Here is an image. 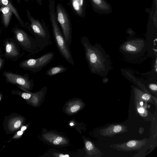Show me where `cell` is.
<instances>
[{"mask_svg":"<svg viewBox=\"0 0 157 157\" xmlns=\"http://www.w3.org/2000/svg\"><path fill=\"white\" fill-rule=\"evenodd\" d=\"M140 104L142 106L143 105V101H141L140 103Z\"/></svg>","mask_w":157,"mask_h":157,"instance_id":"28","label":"cell"},{"mask_svg":"<svg viewBox=\"0 0 157 157\" xmlns=\"http://www.w3.org/2000/svg\"><path fill=\"white\" fill-rule=\"evenodd\" d=\"M0 11L2 14V21L4 27L7 28L9 25L13 12L7 6H2L0 7Z\"/></svg>","mask_w":157,"mask_h":157,"instance_id":"11","label":"cell"},{"mask_svg":"<svg viewBox=\"0 0 157 157\" xmlns=\"http://www.w3.org/2000/svg\"><path fill=\"white\" fill-rule=\"evenodd\" d=\"M21 96L24 99H28L31 97V94L29 93L23 92L21 93Z\"/></svg>","mask_w":157,"mask_h":157,"instance_id":"19","label":"cell"},{"mask_svg":"<svg viewBox=\"0 0 157 157\" xmlns=\"http://www.w3.org/2000/svg\"><path fill=\"white\" fill-rule=\"evenodd\" d=\"M24 0L28 2L29 1H33V0ZM36 0L38 4L39 5H40V6L42 4V0Z\"/></svg>","mask_w":157,"mask_h":157,"instance_id":"23","label":"cell"},{"mask_svg":"<svg viewBox=\"0 0 157 157\" xmlns=\"http://www.w3.org/2000/svg\"><path fill=\"white\" fill-rule=\"evenodd\" d=\"M27 17L30 23L25 24L24 28L33 36L38 46L37 53L51 45L52 41L49 30L44 21L35 19L26 10Z\"/></svg>","mask_w":157,"mask_h":157,"instance_id":"1","label":"cell"},{"mask_svg":"<svg viewBox=\"0 0 157 157\" xmlns=\"http://www.w3.org/2000/svg\"><path fill=\"white\" fill-rule=\"evenodd\" d=\"M3 56L2 49L0 48V71L3 67L5 64V60Z\"/></svg>","mask_w":157,"mask_h":157,"instance_id":"17","label":"cell"},{"mask_svg":"<svg viewBox=\"0 0 157 157\" xmlns=\"http://www.w3.org/2000/svg\"><path fill=\"white\" fill-rule=\"evenodd\" d=\"M70 125L71 126H73L74 125V124H73V123L71 122V123L70 124Z\"/></svg>","mask_w":157,"mask_h":157,"instance_id":"29","label":"cell"},{"mask_svg":"<svg viewBox=\"0 0 157 157\" xmlns=\"http://www.w3.org/2000/svg\"><path fill=\"white\" fill-rule=\"evenodd\" d=\"M127 128L123 125L112 124L100 129L99 132L102 136L112 137L117 134L127 132Z\"/></svg>","mask_w":157,"mask_h":157,"instance_id":"9","label":"cell"},{"mask_svg":"<svg viewBox=\"0 0 157 157\" xmlns=\"http://www.w3.org/2000/svg\"><path fill=\"white\" fill-rule=\"evenodd\" d=\"M1 33H2V31H1V29H0V37L1 36Z\"/></svg>","mask_w":157,"mask_h":157,"instance_id":"30","label":"cell"},{"mask_svg":"<svg viewBox=\"0 0 157 157\" xmlns=\"http://www.w3.org/2000/svg\"><path fill=\"white\" fill-rule=\"evenodd\" d=\"M147 141L145 139L140 140H132L120 144H113V147L119 151H129L140 150L146 145Z\"/></svg>","mask_w":157,"mask_h":157,"instance_id":"8","label":"cell"},{"mask_svg":"<svg viewBox=\"0 0 157 157\" xmlns=\"http://www.w3.org/2000/svg\"><path fill=\"white\" fill-rule=\"evenodd\" d=\"M71 7L74 12L79 17H81L83 0H71Z\"/></svg>","mask_w":157,"mask_h":157,"instance_id":"13","label":"cell"},{"mask_svg":"<svg viewBox=\"0 0 157 157\" xmlns=\"http://www.w3.org/2000/svg\"><path fill=\"white\" fill-rule=\"evenodd\" d=\"M62 140L63 138L62 137H58L53 141V144L55 145L58 144L62 141Z\"/></svg>","mask_w":157,"mask_h":157,"instance_id":"21","label":"cell"},{"mask_svg":"<svg viewBox=\"0 0 157 157\" xmlns=\"http://www.w3.org/2000/svg\"><path fill=\"white\" fill-rule=\"evenodd\" d=\"M56 15L63 35L70 46L72 40V28L69 14L63 6L58 3L56 6Z\"/></svg>","mask_w":157,"mask_h":157,"instance_id":"5","label":"cell"},{"mask_svg":"<svg viewBox=\"0 0 157 157\" xmlns=\"http://www.w3.org/2000/svg\"><path fill=\"white\" fill-rule=\"evenodd\" d=\"M14 39L23 50L32 55L37 54L38 46L34 38L26 31L15 26L12 30Z\"/></svg>","mask_w":157,"mask_h":157,"instance_id":"3","label":"cell"},{"mask_svg":"<svg viewBox=\"0 0 157 157\" xmlns=\"http://www.w3.org/2000/svg\"><path fill=\"white\" fill-rule=\"evenodd\" d=\"M59 157H69V155L68 154L63 155L62 154H60L59 155Z\"/></svg>","mask_w":157,"mask_h":157,"instance_id":"25","label":"cell"},{"mask_svg":"<svg viewBox=\"0 0 157 157\" xmlns=\"http://www.w3.org/2000/svg\"><path fill=\"white\" fill-rule=\"evenodd\" d=\"M149 88L151 90L153 91H156L157 90V86L156 84H152L150 85Z\"/></svg>","mask_w":157,"mask_h":157,"instance_id":"22","label":"cell"},{"mask_svg":"<svg viewBox=\"0 0 157 157\" xmlns=\"http://www.w3.org/2000/svg\"><path fill=\"white\" fill-rule=\"evenodd\" d=\"M54 53L52 52H47L37 58L24 60L19 64L22 69L33 73L38 72L48 65L53 59Z\"/></svg>","mask_w":157,"mask_h":157,"instance_id":"4","label":"cell"},{"mask_svg":"<svg viewBox=\"0 0 157 157\" xmlns=\"http://www.w3.org/2000/svg\"><path fill=\"white\" fill-rule=\"evenodd\" d=\"M80 108L79 105H75L72 106L70 109L72 113L78 111Z\"/></svg>","mask_w":157,"mask_h":157,"instance_id":"20","label":"cell"},{"mask_svg":"<svg viewBox=\"0 0 157 157\" xmlns=\"http://www.w3.org/2000/svg\"><path fill=\"white\" fill-rule=\"evenodd\" d=\"M23 131L21 130L20 131H19L17 132V135L18 136H20L22 134H23Z\"/></svg>","mask_w":157,"mask_h":157,"instance_id":"26","label":"cell"},{"mask_svg":"<svg viewBox=\"0 0 157 157\" xmlns=\"http://www.w3.org/2000/svg\"><path fill=\"white\" fill-rule=\"evenodd\" d=\"M67 69V68L62 65H56L50 68L46 71L45 74L48 76L51 77L64 72Z\"/></svg>","mask_w":157,"mask_h":157,"instance_id":"12","label":"cell"},{"mask_svg":"<svg viewBox=\"0 0 157 157\" xmlns=\"http://www.w3.org/2000/svg\"><path fill=\"white\" fill-rule=\"evenodd\" d=\"M137 92V93L136 94V98L138 100L152 102L151 96L149 94L142 92L140 90Z\"/></svg>","mask_w":157,"mask_h":157,"instance_id":"15","label":"cell"},{"mask_svg":"<svg viewBox=\"0 0 157 157\" xmlns=\"http://www.w3.org/2000/svg\"><path fill=\"white\" fill-rule=\"evenodd\" d=\"M1 95H0V101L1 99Z\"/></svg>","mask_w":157,"mask_h":157,"instance_id":"31","label":"cell"},{"mask_svg":"<svg viewBox=\"0 0 157 157\" xmlns=\"http://www.w3.org/2000/svg\"><path fill=\"white\" fill-rule=\"evenodd\" d=\"M126 49L130 52H134L136 51V47L132 44H127L125 46Z\"/></svg>","mask_w":157,"mask_h":157,"instance_id":"18","label":"cell"},{"mask_svg":"<svg viewBox=\"0 0 157 157\" xmlns=\"http://www.w3.org/2000/svg\"><path fill=\"white\" fill-rule=\"evenodd\" d=\"M21 121L20 119H14L12 121L10 125V128L12 130H15L21 126Z\"/></svg>","mask_w":157,"mask_h":157,"instance_id":"16","label":"cell"},{"mask_svg":"<svg viewBox=\"0 0 157 157\" xmlns=\"http://www.w3.org/2000/svg\"><path fill=\"white\" fill-rule=\"evenodd\" d=\"M26 128V127H25V126H23L22 127L21 129V130L22 131H24L25 130Z\"/></svg>","mask_w":157,"mask_h":157,"instance_id":"27","label":"cell"},{"mask_svg":"<svg viewBox=\"0 0 157 157\" xmlns=\"http://www.w3.org/2000/svg\"><path fill=\"white\" fill-rule=\"evenodd\" d=\"M3 45L4 52L3 56L9 60H17L23 55L20 46L14 39H6L3 42Z\"/></svg>","mask_w":157,"mask_h":157,"instance_id":"7","label":"cell"},{"mask_svg":"<svg viewBox=\"0 0 157 157\" xmlns=\"http://www.w3.org/2000/svg\"><path fill=\"white\" fill-rule=\"evenodd\" d=\"M137 110L138 112L140 113H143L144 112V109L141 107L138 108Z\"/></svg>","mask_w":157,"mask_h":157,"instance_id":"24","label":"cell"},{"mask_svg":"<svg viewBox=\"0 0 157 157\" xmlns=\"http://www.w3.org/2000/svg\"><path fill=\"white\" fill-rule=\"evenodd\" d=\"M3 75L8 83L17 84L27 89H30L33 86V80L30 79L28 74L20 75L10 71H4Z\"/></svg>","mask_w":157,"mask_h":157,"instance_id":"6","label":"cell"},{"mask_svg":"<svg viewBox=\"0 0 157 157\" xmlns=\"http://www.w3.org/2000/svg\"><path fill=\"white\" fill-rule=\"evenodd\" d=\"M2 6L9 7L21 25L24 27L25 23L20 16L17 10L13 6L12 0H0V7Z\"/></svg>","mask_w":157,"mask_h":157,"instance_id":"10","label":"cell"},{"mask_svg":"<svg viewBox=\"0 0 157 157\" xmlns=\"http://www.w3.org/2000/svg\"><path fill=\"white\" fill-rule=\"evenodd\" d=\"M55 4V0H49V16L54 39L60 54L67 62L74 65L75 62L70 46L64 37L57 20Z\"/></svg>","mask_w":157,"mask_h":157,"instance_id":"2","label":"cell"},{"mask_svg":"<svg viewBox=\"0 0 157 157\" xmlns=\"http://www.w3.org/2000/svg\"><path fill=\"white\" fill-rule=\"evenodd\" d=\"M86 149L89 151H93L97 157H101L103 155L99 149L95 147L92 143L90 141H87L85 144Z\"/></svg>","mask_w":157,"mask_h":157,"instance_id":"14","label":"cell"}]
</instances>
